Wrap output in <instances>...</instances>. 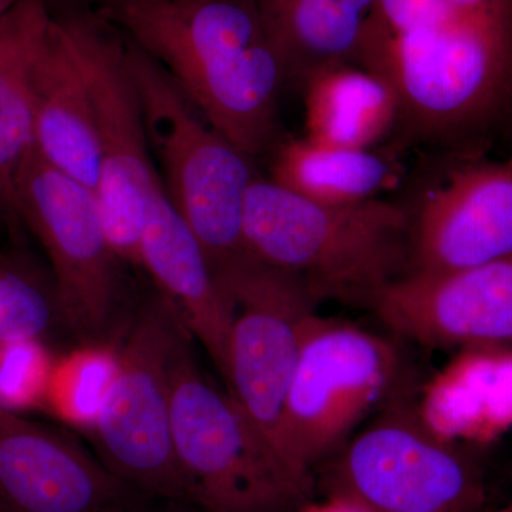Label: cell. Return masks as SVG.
<instances>
[{"label":"cell","mask_w":512,"mask_h":512,"mask_svg":"<svg viewBox=\"0 0 512 512\" xmlns=\"http://www.w3.org/2000/svg\"><path fill=\"white\" fill-rule=\"evenodd\" d=\"M114 370L116 357L87 352L56 369L50 375L47 392L64 416L77 423L93 424Z\"/></svg>","instance_id":"cell-22"},{"label":"cell","mask_w":512,"mask_h":512,"mask_svg":"<svg viewBox=\"0 0 512 512\" xmlns=\"http://www.w3.org/2000/svg\"><path fill=\"white\" fill-rule=\"evenodd\" d=\"M127 62L161 183L220 282L256 261L244 235L245 197L256 177L252 157L218 133L128 37Z\"/></svg>","instance_id":"cell-3"},{"label":"cell","mask_w":512,"mask_h":512,"mask_svg":"<svg viewBox=\"0 0 512 512\" xmlns=\"http://www.w3.org/2000/svg\"><path fill=\"white\" fill-rule=\"evenodd\" d=\"M286 79L357 62L377 0H256Z\"/></svg>","instance_id":"cell-16"},{"label":"cell","mask_w":512,"mask_h":512,"mask_svg":"<svg viewBox=\"0 0 512 512\" xmlns=\"http://www.w3.org/2000/svg\"><path fill=\"white\" fill-rule=\"evenodd\" d=\"M316 484L325 497L348 498L372 512H477L485 498L476 458L403 407L323 461Z\"/></svg>","instance_id":"cell-6"},{"label":"cell","mask_w":512,"mask_h":512,"mask_svg":"<svg viewBox=\"0 0 512 512\" xmlns=\"http://www.w3.org/2000/svg\"><path fill=\"white\" fill-rule=\"evenodd\" d=\"M144 497L76 441L0 404V512H109Z\"/></svg>","instance_id":"cell-13"},{"label":"cell","mask_w":512,"mask_h":512,"mask_svg":"<svg viewBox=\"0 0 512 512\" xmlns=\"http://www.w3.org/2000/svg\"><path fill=\"white\" fill-rule=\"evenodd\" d=\"M60 20L79 57L92 100L101 156L96 194L101 220L121 264L141 269V237L158 173L128 67L127 37L97 10Z\"/></svg>","instance_id":"cell-7"},{"label":"cell","mask_w":512,"mask_h":512,"mask_svg":"<svg viewBox=\"0 0 512 512\" xmlns=\"http://www.w3.org/2000/svg\"><path fill=\"white\" fill-rule=\"evenodd\" d=\"M399 355L386 339L350 323L312 316L285 409L292 466L315 478L320 463L392 387Z\"/></svg>","instance_id":"cell-9"},{"label":"cell","mask_w":512,"mask_h":512,"mask_svg":"<svg viewBox=\"0 0 512 512\" xmlns=\"http://www.w3.org/2000/svg\"><path fill=\"white\" fill-rule=\"evenodd\" d=\"M67 329L52 274L28 256L0 252V349L43 343Z\"/></svg>","instance_id":"cell-21"},{"label":"cell","mask_w":512,"mask_h":512,"mask_svg":"<svg viewBox=\"0 0 512 512\" xmlns=\"http://www.w3.org/2000/svg\"><path fill=\"white\" fill-rule=\"evenodd\" d=\"M190 330L157 292L131 322L94 419L103 466L133 490L187 504L174 453L170 377L175 349Z\"/></svg>","instance_id":"cell-5"},{"label":"cell","mask_w":512,"mask_h":512,"mask_svg":"<svg viewBox=\"0 0 512 512\" xmlns=\"http://www.w3.org/2000/svg\"><path fill=\"white\" fill-rule=\"evenodd\" d=\"M150 500H156V498H140V500L133 501V503L113 508L109 512H201L197 508L191 507V505L173 503V501H164V505L157 507V505L148 504Z\"/></svg>","instance_id":"cell-25"},{"label":"cell","mask_w":512,"mask_h":512,"mask_svg":"<svg viewBox=\"0 0 512 512\" xmlns=\"http://www.w3.org/2000/svg\"><path fill=\"white\" fill-rule=\"evenodd\" d=\"M192 106L249 157L278 144L284 66L256 0H97Z\"/></svg>","instance_id":"cell-1"},{"label":"cell","mask_w":512,"mask_h":512,"mask_svg":"<svg viewBox=\"0 0 512 512\" xmlns=\"http://www.w3.org/2000/svg\"><path fill=\"white\" fill-rule=\"evenodd\" d=\"M249 254L301 276L316 298L366 306L410 271V214L372 200L330 205L255 177L244 208Z\"/></svg>","instance_id":"cell-2"},{"label":"cell","mask_w":512,"mask_h":512,"mask_svg":"<svg viewBox=\"0 0 512 512\" xmlns=\"http://www.w3.org/2000/svg\"><path fill=\"white\" fill-rule=\"evenodd\" d=\"M18 2L19 0H0V18Z\"/></svg>","instance_id":"cell-26"},{"label":"cell","mask_w":512,"mask_h":512,"mask_svg":"<svg viewBox=\"0 0 512 512\" xmlns=\"http://www.w3.org/2000/svg\"><path fill=\"white\" fill-rule=\"evenodd\" d=\"M175 458L188 503L201 512H298L313 478L296 473L228 392L204 376L190 332L175 349L170 377Z\"/></svg>","instance_id":"cell-4"},{"label":"cell","mask_w":512,"mask_h":512,"mask_svg":"<svg viewBox=\"0 0 512 512\" xmlns=\"http://www.w3.org/2000/svg\"><path fill=\"white\" fill-rule=\"evenodd\" d=\"M50 373L42 343L0 349V404L13 410L47 392Z\"/></svg>","instance_id":"cell-23"},{"label":"cell","mask_w":512,"mask_h":512,"mask_svg":"<svg viewBox=\"0 0 512 512\" xmlns=\"http://www.w3.org/2000/svg\"><path fill=\"white\" fill-rule=\"evenodd\" d=\"M511 256L512 156L458 158L410 215L409 274H450Z\"/></svg>","instance_id":"cell-11"},{"label":"cell","mask_w":512,"mask_h":512,"mask_svg":"<svg viewBox=\"0 0 512 512\" xmlns=\"http://www.w3.org/2000/svg\"><path fill=\"white\" fill-rule=\"evenodd\" d=\"M511 507H512V504H511Z\"/></svg>","instance_id":"cell-29"},{"label":"cell","mask_w":512,"mask_h":512,"mask_svg":"<svg viewBox=\"0 0 512 512\" xmlns=\"http://www.w3.org/2000/svg\"><path fill=\"white\" fill-rule=\"evenodd\" d=\"M298 512H372L363 505L343 497H325L322 501H308Z\"/></svg>","instance_id":"cell-24"},{"label":"cell","mask_w":512,"mask_h":512,"mask_svg":"<svg viewBox=\"0 0 512 512\" xmlns=\"http://www.w3.org/2000/svg\"><path fill=\"white\" fill-rule=\"evenodd\" d=\"M33 146L43 160L96 192L101 156L89 87L62 20L52 18L32 72Z\"/></svg>","instance_id":"cell-15"},{"label":"cell","mask_w":512,"mask_h":512,"mask_svg":"<svg viewBox=\"0 0 512 512\" xmlns=\"http://www.w3.org/2000/svg\"><path fill=\"white\" fill-rule=\"evenodd\" d=\"M52 16L45 0H19L0 18V195L13 212V183L33 146V66Z\"/></svg>","instance_id":"cell-18"},{"label":"cell","mask_w":512,"mask_h":512,"mask_svg":"<svg viewBox=\"0 0 512 512\" xmlns=\"http://www.w3.org/2000/svg\"><path fill=\"white\" fill-rule=\"evenodd\" d=\"M369 309L397 335L430 348L512 350V256L450 274L404 275Z\"/></svg>","instance_id":"cell-12"},{"label":"cell","mask_w":512,"mask_h":512,"mask_svg":"<svg viewBox=\"0 0 512 512\" xmlns=\"http://www.w3.org/2000/svg\"><path fill=\"white\" fill-rule=\"evenodd\" d=\"M306 138L326 146L372 150L399 126L390 84L360 64L330 67L303 82Z\"/></svg>","instance_id":"cell-17"},{"label":"cell","mask_w":512,"mask_h":512,"mask_svg":"<svg viewBox=\"0 0 512 512\" xmlns=\"http://www.w3.org/2000/svg\"><path fill=\"white\" fill-rule=\"evenodd\" d=\"M13 214L45 249L67 330L84 345L113 335L121 302L120 266L96 192L32 151L13 183Z\"/></svg>","instance_id":"cell-8"},{"label":"cell","mask_w":512,"mask_h":512,"mask_svg":"<svg viewBox=\"0 0 512 512\" xmlns=\"http://www.w3.org/2000/svg\"><path fill=\"white\" fill-rule=\"evenodd\" d=\"M141 269L174 306L227 380L234 303L221 288L210 259L168 198L160 175L154 181L140 247Z\"/></svg>","instance_id":"cell-14"},{"label":"cell","mask_w":512,"mask_h":512,"mask_svg":"<svg viewBox=\"0 0 512 512\" xmlns=\"http://www.w3.org/2000/svg\"><path fill=\"white\" fill-rule=\"evenodd\" d=\"M0 207L6 208L5 201H3L2 195H0ZM8 210V208H6Z\"/></svg>","instance_id":"cell-27"},{"label":"cell","mask_w":512,"mask_h":512,"mask_svg":"<svg viewBox=\"0 0 512 512\" xmlns=\"http://www.w3.org/2000/svg\"><path fill=\"white\" fill-rule=\"evenodd\" d=\"M45 2H46V0H45Z\"/></svg>","instance_id":"cell-30"},{"label":"cell","mask_w":512,"mask_h":512,"mask_svg":"<svg viewBox=\"0 0 512 512\" xmlns=\"http://www.w3.org/2000/svg\"><path fill=\"white\" fill-rule=\"evenodd\" d=\"M220 285L234 303L228 394L299 473L286 453V400L306 325L316 315L319 299L301 276L259 261L232 272Z\"/></svg>","instance_id":"cell-10"},{"label":"cell","mask_w":512,"mask_h":512,"mask_svg":"<svg viewBox=\"0 0 512 512\" xmlns=\"http://www.w3.org/2000/svg\"><path fill=\"white\" fill-rule=\"evenodd\" d=\"M461 353L436 393L437 426L444 440L487 443L512 430V350Z\"/></svg>","instance_id":"cell-20"},{"label":"cell","mask_w":512,"mask_h":512,"mask_svg":"<svg viewBox=\"0 0 512 512\" xmlns=\"http://www.w3.org/2000/svg\"><path fill=\"white\" fill-rule=\"evenodd\" d=\"M392 156L372 150L326 146L309 138L276 144L271 180L308 200L352 205L377 200L396 180Z\"/></svg>","instance_id":"cell-19"},{"label":"cell","mask_w":512,"mask_h":512,"mask_svg":"<svg viewBox=\"0 0 512 512\" xmlns=\"http://www.w3.org/2000/svg\"><path fill=\"white\" fill-rule=\"evenodd\" d=\"M497 512H512V507H511V505H510V507L505 508V510H503V511H497Z\"/></svg>","instance_id":"cell-28"}]
</instances>
